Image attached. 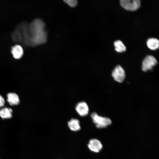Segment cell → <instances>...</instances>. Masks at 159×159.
<instances>
[{"mask_svg": "<svg viewBox=\"0 0 159 159\" xmlns=\"http://www.w3.org/2000/svg\"><path fill=\"white\" fill-rule=\"evenodd\" d=\"M7 101L11 105H17L20 103L19 97L18 95L15 93H9L7 95Z\"/></svg>", "mask_w": 159, "mask_h": 159, "instance_id": "cell-9", "label": "cell"}, {"mask_svg": "<svg viewBox=\"0 0 159 159\" xmlns=\"http://www.w3.org/2000/svg\"><path fill=\"white\" fill-rule=\"evenodd\" d=\"M27 45L36 46L45 44L48 34L45 22L40 19H36L28 24L26 30Z\"/></svg>", "mask_w": 159, "mask_h": 159, "instance_id": "cell-1", "label": "cell"}, {"mask_svg": "<svg viewBox=\"0 0 159 159\" xmlns=\"http://www.w3.org/2000/svg\"><path fill=\"white\" fill-rule=\"evenodd\" d=\"M147 44L148 47L152 50H155L159 46V40L156 38H150L147 41Z\"/></svg>", "mask_w": 159, "mask_h": 159, "instance_id": "cell-11", "label": "cell"}, {"mask_svg": "<svg viewBox=\"0 0 159 159\" xmlns=\"http://www.w3.org/2000/svg\"><path fill=\"white\" fill-rule=\"evenodd\" d=\"M12 112L11 109L5 107L0 110V116L3 119L10 118L12 117Z\"/></svg>", "mask_w": 159, "mask_h": 159, "instance_id": "cell-12", "label": "cell"}, {"mask_svg": "<svg viewBox=\"0 0 159 159\" xmlns=\"http://www.w3.org/2000/svg\"><path fill=\"white\" fill-rule=\"evenodd\" d=\"M91 117L93 122L98 128H105L112 123V121L110 119L99 116L95 112L92 113Z\"/></svg>", "mask_w": 159, "mask_h": 159, "instance_id": "cell-2", "label": "cell"}, {"mask_svg": "<svg viewBox=\"0 0 159 159\" xmlns=\"http://www.w3.org/2000/svg\"><path fill=\"white\" fill-rule=\"evenodd\" d=\"M68 125L70 129L73 131L79 130L81 128L79 121L77 119H72L68 122Z\"/></svg>", "mask_w": 159, "mask_h": 159, "instance_id": "cell-10", "label": "cell"}, {"mask_svg": "<svg viewBox=\"0 0 159 159\" xmlns=\"http://www.w3.org/2000/svg\"><path fill=\"white\" fill-rule=\"evenodd\" d=\"M88 146L91 151L95 153L99 152L102 148V144L100 141L95 139L90 140Z\"/></svg>", "mask_w": 159, "mask_h": 159, "instance_id": "cell-7", "label": "cell"}, {"mask_svg": "<svg viewBox=\"0 0 159 159\" xmlns=\"http://www.w3.org/2000/svg\"><path fill=\"white\" fill-rule=\"evenodd\" d=\"M75 110L78 114L81 116H85L88 113V106L85 102H81L78 103L75 107Z\"/></svg>", "mask_w": 159, "mask_h": 159, "instance_id": "cell-6", "label": "cell"}, {"mask_svg": "<svg viewBox=\"0 0 159 159\" xmlns=\"http://www.w3.org/2000/svg\"><path fill=\"white\" fill-rule=\"evenodd\" d=\"M115 50L118 52H122L126 50V47L120 40H118L114 42Z\"/></svg>", "mask_w": 159, "mask_h": 159, "instance_id": "cell-13", "label": "cell"}, {"mask_svg": "<svg viewBox=\"0 0 159 159\" xmlns=\"http://www.w3.org/2000/svg\"><path fill=\"white\" fill-rule=\"evenodd\" d=\"M11 52L13 57L16 59L21 58L24 53L22 47L20 45L18 44L12 47Z\"/></svg>", "mask_w": 159, "mask_h": 159, "instance_id": "cell-8", "label": "cell"}, {"mask_svg": "<svg viewBox=\"0 0 159 159\" xmlns=\"http://www.w3.org/2000/svg\"><path fill=\"white\" fill-rule=\"evenodd\" d=\"M64 2L71 7L76 6L77 4V0H63Z\"/></svg>", "mask_w": 159, "mask_h": 159, "instance_id": "cell-14", "label": "cell"}, {"mask_svg": "<svg viewBox=\"0 0 159 159\" xmlns=\"http://www.w3.org/2000/svg\"><path fill=\"white\" fill-rule=\"evenodd\" d=\"M121 6L125 10L135 11L140 8L141 0H120Z\"/></svg>", "mask_w": 159, "mask_h": 159, "instance_id": "cell-3", "label": "cell"}, {"mask_svg": "<svg viewBox=\"0 0 159 159\" xmlns=\"http://www.w3.org/2000/svg\"><path fill=\"white\" fill-rule=\"evenodd\" d=\"M5 103L4 99L0 95V108L3 107Z\"/></svg>", "mask_w": 159, "mask_h": 159, "instance_id": "cell-15", "label": "cell"}, {"mask_svg": "<svg viewBox=\"0 0 159 159\" xmlns=\"http://www.w3.org/2000/svg\"><path fill=\"white\" fill-rule=\"evenodd\" d=\"M112 76L114 80L120 83L122 82L125 78L124 69L119 65L116 66L112 71Z\"/></svg>", "mask_w": 159, "mask_h": 159, "instance_id": "cell-5", "label": "cell"}, {"mask_svg": "<svg viewBox=\"0 0 159 159\" xmlns=\"http://www.w3.org/2000/svg\"><path fill=\"white\" fill-rule=\"evenodd\" d=\"M157 63L156 59L153 56L148 55L146 56L143 60L142 69L143 71L146 72L152 69L153 67Z\"/></svg>", "mask_w": 159, "mask_h": 159, "instance_id": "cell-4", "label": "cell"}]
</instances>
